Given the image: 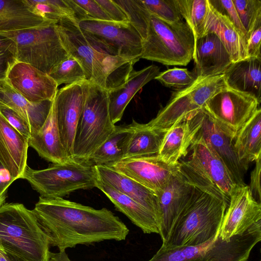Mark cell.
<instances>
[{"label": "cell", "instance_id": "cell-4", "mask_svg": "<svg viewBox=\"0 0 261 261\" xmlns=\"http://www.w3.org/2000/svg\"><path fill=\"white\" fill-rule=\"evenodd\" d=\"M48 239L32 210L23 204L0 206V247L25 261H48Z\"/></svg>", "mask_w": 261, "mask_h": 261}, {"label": "cell", "instance_id": "cell-15", "mask_svg": "<svg viewBox=\"0 0 261 261\" xmlns=\"http://www.w3.org/2000/svg\"><path fill=\"white\" fill-rule=\"evenodd\" d=\"M5 80L14 90L33 103L52 100L58 91L56 83L48 74L14 58Z\"/></svg>", "mask_w": 261, "mask_h": 261}, {"label": "cell", "instance_id": "cell-39", "mask_svg": "<svg viewBox=\"0 0 261 261\" xmlns=\"http://www.w3.org/2000/svg\"><path fill=\"white\" fill-rule=\"evenodd\" d=\"M144 6L150 13L168 23L182 21L176 0H141Z\"/></svg>", "mask_w": 261, "mask_h": 261}, {"label": "cell", "instance_id": "cell-52", "mask_svg": "<svg viewBox=\"0 0 261 261\" xmlns=\"http://www.w3.org/2000/svg\"><path fill=\"white\" fill-rule=\"evenodd\" d=\"M0 261H12L10 254L1 247Z\"/></svg>", "mask_w": 261, "mask_h": 261}, {"label": "cell", "instance_id": "cell-26", "mask_svg": "<svg viewBox=\"0 0 261 261\" xmlns=\"http://www.w3.org/2000/svg\"><path fill=\"white\" fill-rule=\"evenodd\" d=\"M144 233H160V220L154 214L127 196L106 184L99 178L96 187Z\"/></svg>", "mask_w": 261, "mask_h": 261}, {"label": "cell", "instance_id": "cell-28", "mask_svg": "<svg viewBox=\"0 0 261 261\" xmlns=\"http://www.w3.org/2000/svg\"><path fill=\"white\" fill-rule=\"evenodd\" d=\"M0 100L29 123L32 134L39 130L44 123L53 100L31 103L14 90L5 80H0Z\"/></svg>", "mask_w": 261, "mask_h": 261}, {"label": "cell", "instance_id": "cell-23", "mask_svg": "<svg viewBox=\"0 0 261 261\" xmlns=\"http://www.w3.org/2000/svg\"><path fill=\"white\" fill-rule=\"evenodd\" d=\"M95 168L101 181L147 208L157 216L160 222L158 199L153 191L111 167L98 165Z\"/></svg>", "mask_w": 261, "mask_h": 261}, {"label": "cell", "instance_id": "cell-24", "mask_svg": "<svg viewBox=\"0 0 261 261\" xmlns=\"http://www.w3.org/2000/svg\"><path fill=\"white\" fill-rule=\"evenodd\" d=\"M160 73V68L154 65L139 71L133 69L124 84L108 91L110 116L114 124L121 120L126 106L134 95Z\"/></svg>", "mask_w": 261, "mask_h": 261}, {"label": "cell", "instance_id": "cell-17", "mask_svg": "<svg viewBox=\"0 0 261 261\" xmlns=\"http://www.w3.org/2000/svg\"><path fill=\"white\" fill-rule=\"evenodd\" d=\"M260 220V203L254 199L248 186H238L230 196L218 236L226 241L243 233Z\"/></svg>", "mask_w": 261, "mask_h": 261}, {"label": "cell", "instance_id": "cell-49", "mask_svg": "<svg viewBox=\"0 0 261 261\" xmlns=\"http://www.w3.org/2000/svg\"><path fill=\"white\" fill-rule=\"evenodd\" d=\"M13 59L9 50H0V80L6 79L9 65Z\"/></svg>", "mask_w": 261, "mask_h": 261}, {"label": "cell", "instance_id": "cell-14", "mask_svg": "<svg viewBox=\"0 0 261 261\" xmlns=\"http://www.w3.org/2000/svg\"><path fill=\"white\" fill-rule=\"evenodd\" d=\"M196 186L180 170L158 194L160 213V233L166 244L174 226L190 202Z\"/></svg>", "mask_w": 261, "mask_h": 261}, {"label": "cell", "instance_id": "cell-32", "mask_svg": "<svg viewBox=\"0 0 261 261\" xmlns=\"http://www.w3.org/2000/svg\"><path fill=\"white\" fill-rule=\"evenodd\" d=\"M133 130L126 144L123 159L147 157L158 155L165 133L139 123H131Z\"/></svg>", "mask_w": 261, "mask_h": 261}, {"label": "cell", "instance_id": "cell-50", "mask_svg": "<svg viewBox=\"0 0 261 261\" xmlns=\"http://www.w3.org/2000/svg\"><path fill=\"white\" fill-rule=\"evenodd\" d=\"M48 261H71L65 251L53 253L49 251Z\"/></svg>", "mask_w": 261, "mask_h": 261}, {"label": "cell", "instance_id": "cell-13", "mask_svg": "<svg viewBox=\"0 0 261 261\" xmlns=\"http://www.w3.org/2000/svg\"><path fill=\"white\" fill-rule=\"evenodd\" d=\"M195 126L193 139L206 143L222 160L238 186L244 181L247 169L238 159L234 147V139L224 131L202 108L192 113Z\"/></svg>", "mask_w": 261, "mask_h": 261}, {"label": "cell", "instance_id": "cell-10", "mask_svg": "<svg viewBox=\"0 0 261 261\" xmlns=\"http://www.w3.org/2000/svg\"><path fill=\"white\" fill-rule=\"evenodd\" d=\"M189 148L191 157L180 163V170L195 186L220 194L229 200L238 185L222 160L201 139H193Z\"/></svg>", "mask_w": 261, "mask_h": 261}, {"label": "cell", "instance_id": "cell-30", "mask_svg": "<svg viewBox=\"0 0 261 261\" xmlns=\"http://www.w3.org/2000/svg\"><path fill=\"white\" fill-rule=\"evenodd\" d=\"M53 23L33 13L23 0H0V35Z\"/></svg>", "mask_w": 261, "mask_h": 261}, {"label": "cell", "instance_id": "cell-6", "mask_svg": "<svg viewBox=\"0 0 261 261\" xmlns=\"http://www.w3.org/2000/svg\"><path fill=\"white\" fill-rule=\"evenodd\" d=\"M195 41L186 21L170 23L151 14L141 59L168 66H186L193 59Z\"/></svg>", "mask_w": 261, "mask_h": 261}, {"label": "cell", "instance_id": "cell-27", "mask_svg": "<svg viewBox=\"0 0 261 261\" xmlns=\"http://www.w3.org/2000/svg\"><path fill=\"white\" fill-rule=\"evenodd\" d=\"M261 59L248 57L232 62L223 74L226 87L249 94L260 102Z\"/></svg>", "mask_w": 261, "mask_h": 261}, {"label": "cell", "instance_id": "cell-18", "mask_svg": "<svg viewBox=\"0 0 261 261\" xmlns=\"http://www.w3.org/2000/svg\"><path fill=\"white\" fill-rule=\"evenodd\" d=\"M55 100L61 142L72 160L75 133L83 105L81 83L65 85L58 90Z\"/></svg>", "mask_w": 261, "mask_h": 261}, {"label": "cell", "instance_id": "cell-8", "mask_svg": "<svg viewBox=\"0 0 261 261\" xmlns=\"http://www.w3.org/2000/svg\"><path fill=\"white\" fill-rule=\"evenodd\" d=\"M12 41L9 51L13 58L49 74L69 55L57 30V23L0 35Z\"/></svg>", "mask_w": 261, "mask_h": 261}, {"label": "cell", "instance_id": "cell-51", "mask_svg": "<svg viewBox=\"0 0 261 261\" xmlns=\"http://www.w3.org/2000/svg\"><path fill=\"white\" fill-rule=\"evenodd\" d=\"M12 42L9 39L0 35V50H9Z\"/></svg>", "mask_w": 261, "mask_h": 261}, {"label": "cell", "instance_id": "cell-33", "mask_svg": "<svg viewBox=\"0 0 261 261\" xmlns=\"http://www.w3.org/2000/svg\"><path fill=\"white\" fill-rule=\"evenodd\" d=\"M133 130L132 123L116 126L106 141L98 148L88 163L110 167L123 159L125 147Z\"/></svg>", "mask_w": 261, "mask_h": 261}, {"label": "cell", "instance_id": "cell-48", "mask_svg": "<svg viewBox=\"0 0 261 261\" xmlns=\"http://www.w3.org/2000/svg\"><path fill=\"white\" fill-rule=\"evenodd\" d=\"M14 181L10 172L0 161V206L5 203L8 189Z\"/></svg>", "mask_w": 261, "mask_h": 261}, {"label": "cell", "instance_id": "cell-1", "mask_svg": "<svg viewBox=\"0 0 261 261\" xmlns=\"http://www.w3.org/2000/svg\"><path fill=\"white\" fill-rule=\"evenodd\" d=\"M49 246L59 251L77 245L125 240L129 229L106 208L95 209L63 198L39 197L32 210Z\"/></svg>", "mask_w": 261, "mask_h": 261}, {"label": "cell", "instance_id": "cell-19", "mask_svg": "<svg viewBox=\"0 0 261 261\" xmlns=\"http://www.w3.org/2000/svg\"><path fill=\"white\" fill-rule=\"evenodd\" d=\"M261 241V220L244 232L222 240L217 236L206 249L202 261H247Z\"/></svg>", "mask_w": 261, "mask_h": 261}, {"label": "cell", "instance_id": "cell-37", "mask_svg": "<svg viewBox=\"0 0 261 261\" xmlns=\"http://www.w3.org/2000/svg\"><path fill=\"white\" fill-rule=\"evenodd\" d=\"M114 2L124 11L129 22L144 40L147 37L151 14L141 0H115Z\"/></svg>", "mask_w": 261, "mask_h": 261}, {"label": "cell", "instance_id": "cell-43", "mask_svg": "<svg viewBox=\"0 0 261 261\" xmlns=\"http://www.w3.org/2000/svg\"><path fill=\"white\" fill-rule=\"evenodd\" d=\"M0 114L17 132L28 140L32 135L29 123L18 114L6 106L0 108Z\"/></svg>", "mask_w": 261, "mask_h": 261}, {"label": "cell", "instance_id": "cell-40", "mask_svg": "<svg viewBox=\"0 0 261 261\" xmlns=\"http://www.w3.org/2000/svg\"><path fill=\"white\" fill-rule=\"evenodd\" d=\"M197 78L194 71L175 67L160 72L155 79L165 86L177 90L191 86Z\"/></svg>", "mask_w": 261, "mask_h": 261}, {"label": "cell", "instance_id": "cell-20", "mask_svg": "<svg viewBox=\"0 0 261 261\" xmlns=\"http://www.w3.org/2000/svg\"><path fill=\"white\" fill-rule=\"evenodd\" d=\"M193 59L194 71L200 78L223 74L232 63L224 45L213 33L203 34L195 41Z\"/></svg>", "mask_w": 261, "mask_h": 261}, {"label": "cell", "instance_id": "cell-41", "mask_svg": "<svg viewBox=\"0 0 261 261\" xmlns=\"http://www.w3.org/2000/svg\"><path fill=\"white\" fill-rule=\"evenodd\" d=\"M247 36L261 19V1L232 0Z\"/></svg>", "mask_w": 261, "mask_h": 261}, {"label": "cell", "instance_id": "cell-16", "mask_svg": "<svg viewBox=\"0 0 261 261\" xmlns=\"http://www.w3.org/2000/svg\"><path fill=\"white\" fill-rule=\"evenodd\" d=\"M111 167L153 191L156 194L180 170V164L170 165L157 155L125 158Z\"/></svg>", "mask_w": 261, "mask_h": 261}, {"label": "cell", "instance_id": "cell-45", "mask_svg": "<svg viewBox=\"0 0 261 261\" xmlns=\"http://www.w3.org/2000/svg\"><path fill=\"white\" fill-rule=\"evenodd\" d=\"M88 16L100 20L112 21L95 0H73Z\"/></svg>", "mask_w": 261, "mask_h": 261}, {"label": "cell", "instance_id": "cell-25", "mask_svg": "<svg viewBox=\"0 0 261 261\" xmlns=\"http://www.w3.org/2000/svg\"><path fill=\"white\" fill-rule=\"evenodd\" d=\"M213 33L221 40L232 62L247 58L245 37L226 18L218 13L208 1V11L203 34Z\"/></svg>", "mask_w": 261, "mask_h": 261}, {"label": "cell", "instance_id": "cell-21", "mask_svg": "<svg viewBox=\"0 0 261 261\" xmlns=\"http://www.w3.org/2000/svg\"><path fill=\"white\" fill-rule=\"evenodd\" d=\"M29 147L28 140L0 114V161L15 180L22 178Z\"/></svg>", "mask_w": 261, "mask_h": 261}, {"label": "cell", "instance_id": "cell-47", "mask_svg": "<svg viewBox=\"0 0 261 261\" xmlns=\"http://www.w3.org/2000/svg\"><path fill=\"white\" fill-rule=\"evenodd\" d=\"M260 158H259L255 161V167L251 173L250 184L249 186L253 197L259 203H260L261 199L260 184L261 171Z\"/></svg>", "mask_w": 261, "mask_h": 261}, {"label": "cell", "instance_id": "cell-3", "mask_svg": "<svg viewBox=\"0 0 261 261\" xmlns=\"http://www.w3.org/2000/svg\"><path fill=\"white\" fill-rule=\"evenodd\" d=\"M229 201L220 194L196 186L190 202L164 244L198 246L213 240L218 235Z\"/></svg>", "mask_w": 261, "mask_h": 261}, {"label": "cell", "instance_id": "cell-36", "mask_svg": "<svg viewBox=\"0 0 261 261\" xmlns=\"http://www.w3.org/2000/svg\"><path fill=\"white\" fill-rule=\"evenodd\" d=\"M23 1L33 13L46 20L57 23L66 16L74 19L68 0Z\"/></svg>", "mask_w": 261, "mask_h": 261}, {"label": "cell", "instance_id": "cell-7", "mask_svg": "<svg viewBox=\"0 0 261 261\" xmlns=\"http://www.w3.org/2000/svg\"><path fill=\"white\" fill-rule=\"evenodd\" d=\"M22 179H26L40 197L57 198L79 190L96 188L98 176L95 166L70 160L40 170L27 165Z\"/></svg>", "mask_w": 261, "mask_h": 261}, {"label": "cell", "instance_id": "cell-54", "mask_svg": "<svg viewBox=\"0 0 261 261\" xmlns=\"http://www.w3.org/2000/svg\"><path fill=\"white\" fill-rule=\"evenodd\" d=\"M5 106L2 102V101L0 100V108L2 107V106Z\"/></svg>", "mask_w": 261, "mask_h": 261}, {"label": "cell", "instance_id": "cell-22", "mask_svg": "<svg viewBox=\"0 0 261 261\" xmlns=\"http://www.w3.org/2000/svg\"><path fill=\"white\" fill-rule=\"evenodd\" d=\"M55 97L46 121L39 130L31 135L28 139V145L46 161L53 164H61L71 159L64 148L60 138L56 117Z\"/></svg>", "mask_w": 261, "mask_h": 261}, {"label": "cell", "instance_id": "cell-31", "mask_svg": "<svg viewBox=\"0 0 261 261\" xmlns=\"http://www.w3.org/2000/svg\"><path fill=\"white\" fill-rule=\"evenodd\" d=\"M239 160L248 169L249 164L261 157V110L241 128L234 140Z\"/></svg>", "mask_w": 261, "mask_h": 261}, {"label": "cell", "instance_id": "cell-5", "mask_svg": "<svg viewBox=\"0 0 261 261\" xmlns=\"http://www.w3.org/2000/svg\"><path fill=\"white\" fill-rule=\"evenodd\" d=\"M83 105L75 133L72 160L88 163L93 153L114 130L108 91L87 80L81 83Z\"/></svg>", "mask_w": 261, "mask_h": 261}, {"label": "cell", "instance_id": "cell-46", "mask_svg": "<svg viewBox=\"0 0 261 261\" xmlns=\"http://www.w3.org/2000/svg\"><path fill=\"white\" fill-rule=\"evenodd\" d=\"M112 21L118 22H129L128 19L122 9L111 0H95Z\"/></svg>", "mask_w": 261, "mask_h": 261}, {"label": "cell", "instance_id": "cell-11", "mask_svg": "<svg viewBox=\"0 0 261 261\" xmlns=\"http://www.w3.org/2000/svg\"><path fill=\"white\" fill-rule=\"evenodd\" d=\"M226 87L223 74L198 77L191 86L173 92L166 105L146 124L165 133L179 119L203 108L213 95Z\"/></svg>", "mask_w": 261, "mask_h": 261}, {"label": "cell", "instance_id": "cell-42", "mask_svg": "<svg viewBox=\"0 0 261 261\" xmlns=\"http://www.w3.org/2000/svg\"><path fill=\"white\" fill-rule=\"evenodd\" d=\"M210 4L220 14L225 16L245 37L247 33L242 24L232 0H208Z\"/></svg>", "mask_w": 261, "mask_h": 261}, {"label": "cell", "instance_id": "cell-44", "mask_svg": "<svg viewBox=\"0 0 261 261\" xmlns=\"http://www.w3.org/2000/svg\"><path fill=\"white\" fill-rule=\"evenodd\" d=\"M261 19L258 20L247 36L248 57L261 59Z\"/></svg>", "mask_w": 261, "mask_h": 261}, {"label": "cell", "instance_id": "cell-9", "mask_svg": "<svg viewBox=\"0 0 261 261\" xmlns=\"http://www.w3.org/2000/svg\"><path fill=\"white\" fill-rule=\"evenodd\" d=\"M77 24L88 43L97 51L136 62L141 59L143 40L129 22L89 17L77 21Z\"/></svg>", "mask_w": 261, "mask_h": 261}, {"label": "cell", "instance_id": "cell-29", "mask_svg": "<svg viewBox=\"0 0 261 261\" xmlns=\"http://www.w3.org/2000/svg\"><path fill=\"white\" fill-rule=\"evenodd\" d=\"M191 113L179 119L165 134L158 156L168 164H178L188 153L195 133Z\"/></svg>", "mask_w": 261, "mask_h": 261}, {"label": "cell", "instance_id": "cell-2", "mask_svg": "<svg viewBox=\"0 0 261 261\" xmlns=\"http://www.w3.org/2000/svg\"><path fill=\"white\" fill-rule=\"evenodd\" d=\"M57 27L65 50L80 63L86 80L108 91L125 82L136 61L97 51L88 43L73 18L62 17Z\"/></svg>", "mask_w": 261, "mask_h": 261}, {"label": "cell", "instance_id": "cell-53", "mask_svg": "<svg viewBox=\"0 0 261 261\" xmlns=\"http://www.w3.org/2000/svg\"><path fill=\"white\" fill-rule=\"evenodd\" d=\"M10 255V257L12 260V261H25L23 259H22L21 258L16 256H15L14 255H12V254H11L10 253H9Z\"/></svg>", "mask_w": 261, "mask_h": 261}, {"label": "cell", "instance_id": "cell-35", "mask_svg": "<svg viewBox=\"0 0 261 261\" xmlns=\"http://www.w3.org/2000/svg\"><path fill=\"white\" fill-rule=\"evenodd\" d=\"M213 241L198 246L162 244L148 261H202L205 251Z\"/></svg>", "mask_w": 261, "mask_h": 261}, {"label": "cell", "instance_id": "cell-12", "mask_svg": "<svg viewBox=\"0 0 261 261\" xmlns=\"http://www.w3.org/2000/svg\"><path fill=\"white\" fill-rule=\"evenodd\" d=\"M259 104L253 96L226 87L213 95L203 108L234 140L238 131L260 108Z\"/></svg>", "mask_w": 261, "mask_h": 261}, {"label": "cell", "instance_id": "cell-34", "mask_svg": "<svg viewBox=\"0 0 261 261\" xmlns=\"http://www.w3.org/2000/svg\"><path fill=\"white\" fill-rule=\"evenodd\" d=\"M176 3L182 18L192 29L196 41L203 35L208 0H176Z\"/></svg>", "mask_w": 261, "mask_h": 261}, {"label": "cell", "instance_id": "cell-38", "mask_svg": "<svg viewBox=\"0 0 261 261\" xmlns=\"http://www.w3.org/2000/svg\"><path fill=\"white\" fill-rule=\"evenodd\" d=\"M48 75L55 81L58 86L79 84L86 80L84 71L77 61L69 55L58 63Z\"/></svg>", "mask_w": 261, "mask_h": 261}]
</instances>
